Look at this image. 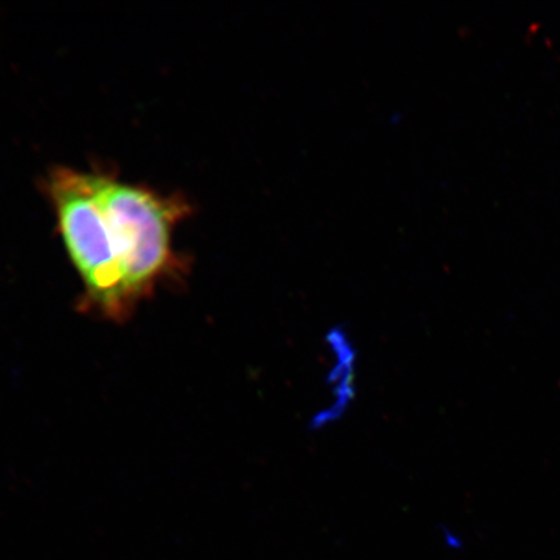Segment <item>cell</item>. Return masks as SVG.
Listing matches in <instances>:
<instances>
[{"mask_svg": "<svg viewBox=\"0 0 560 560\" xmlns=\"http://www.w3.org/2000/svg\"><path fill=\"white\" fill-rule=\"evenodd\" d=\"M328 345L336 355V366L332 370L330 381L334 384L335 401L331 410L314 419V425H324L345 412L353 397V359L354 353L347 336L342 331L335 330L328 336Z\"/></svg>", "mask_w": 560, "mask_h": 560, "instance_id": "7a4b0ae2", "label": "cell"}, {"mask_svg": "<svg viewBox=\"0 0 560 560\" xmlns=\"http://www.w3.org/2000/svg\"><path fill=\"white\" fill-rule=\"evenodd\" d=\"M90 173L97 205L72 241L83 284L77 310L125 324L160 287L186 279L190 260L175 252L173 235L194 206L184 195L129 184L114 173Z\"/></svg>", "mask_w": 560, "mask_h": 560, "instance_id": "6da1fadb", "label": "cell"}]
</instances>
